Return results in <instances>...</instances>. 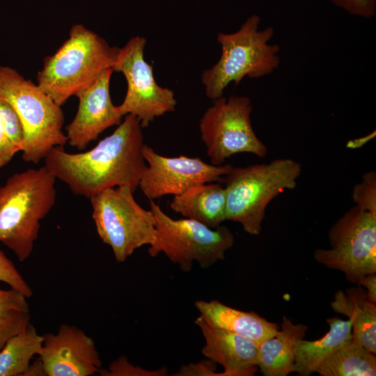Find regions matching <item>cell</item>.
Masks as SVG:
<instances>
[{"label":"cell","instance_id":"cell-1","mask_svg":"<svg viewBox=\"0 0 376 376\" xmlns=\"http://www.w3.org/2000/svg\"><path fill=\"white\" fill-rule=\"evenodd\" d=\"M144 145L139 121L127 114L111 134L89 150L69 153L63 147L53 148L44 159L45 166L76 195L91 198L120 186L134 191L147 166Z\"/></svg>","mask_w":376,"mask_h":376},{"label":"cell","instance_id":"cell-2","mask_svg":"<svg viewBox=\"0 0 376 376\" xmlns=\"http://www.w3.org/2000/svg\"><path fill=\"white\" fill-rule=\"evenodd\" d=\"M56 179L44 166L16 173L0 187V242L19 262L31 255L40 222L55 204Z\"/></svg>","mask_w":376,"mask_h":376},{"label":"cell","instance_id":"cell-3","mask_svg":"<svg viewBox=\"0 0 376 376\" xmlns=\"http://www.w3.org/2000/svg\"><path fill=\"white\" fill-rule=\"evenodd\" d=\"M119 49L83 24H75L69 38L45 58L38 85L61 107L112 68Z\"/></svg>","mask_w":376,"mask_h":376},{"label":"cell","instance_id":"cell-4","mask_svg":"<svg viewBox=\"0 0 376 376\" xmlns=\"http://www.w3.org/2000/svg\"><path fill=\"white\" fill-rule=\"evenodd\" d=\"M260 17L252 15L237 31L217 34L220 58L201 75L208 98L214 100L222 97L232 82L237 86L246 77L261 78L272 74L279 68L280 47L269 43L274 37V30L272 26L260 30Z\"/></svg>","mask_w":376,"mask_h":376},{"label":"cell","instance_id":"cell-5","mask_svg":"<svg viewBox=\"0 0 376 376\" xmlns=\"http://www.w3.org/2000/svg\"><path fill=\"white\" fill-rule=\"evenodd\" d=\"M301 173V164L288 158L233 166L224 181L226 220L240 223L250 235H259L269 202L285 189H295Z\"/></svg>","mask_w":376,"mask_h":376},{"label":"cell","instance_id":"cell-6","mask_svg":"<svg viewBox=\"0 0 376 376\" xmlns=\"http://www.w3.org/2000/svg\"><path fill=\"white\" fill-rule=\"evenodd\" d=\"M0 99L12 106L22 123L24 161L38 164L53 148L68 143L61 106L38 84L8 66L0 65Z\"/></svg>","mask_w":376,"mask_h":376},{"label":"cell","instance_id":"cell-7","mask_svg":"<svg viewBox=\"0 0 376 376\" xmlns=\"http://www.w3.org/2000/svg\"><path fill=\"white\" fill-rule=\"evenodd\" d=\"M150 210L156 222L155 236L148 248L152 257L164 253L184 272H189L194 262L207 268L224 259L225 253L235 242L231 230L225 226L212 228L194 219H173L150 200Z\"/></svg>","mask_w":376,"mask_h":376},{"label":"cell","instance_id":"cell-8","mask_svg":"<svg viewBox=\"0 0 376 376\" xmlns=\"http://www.w3.org/2000/svg\"><path fill=\"white\" fill-rule=\"evenodd\" d=\"M127 186L106 189L90 198L97 233L109 245L118 263L134 251L150 245L155 236L156 222L152 211L135 201Z\"/></svg>","mask_w":376,"mask_h":376},{"label":"cell","instance_id":"cell-9","mask_svg":"<svg viewBox=\"0 0 376 376\" xmlns=\"http://www.w3.org/2000/svg\"><path fill=\"white\" fill-rule=\"evenodd\" d=\"M252 111L251 101L246 96H222L213 100L199 121L210 164L222 165L227 158L241 152L260 158L267 155V146L253 129Z\"/></svg>","mask_w":376,"mask_h":376},{"label":"cell","instance_id":"cell-10","mask_svg":"<svg viewBox=\"0 0 376 376\" xmlns=\"http://www.w3.org/2000/svg\"><path fill=\"white\" fill-rule=\"evenodd\" d=\"M330 249H316L313 257L327 268L343 272L353 283L376 274V214L353 206L328 232Z\"/></svg>","mask_w":376,"mask_h":376},{"label":"cell","instance_id":"cell-11","mask_svg":"<svg viewBox=\"0 0 376 376\" xmlns=\"http://www.w3.org/2000/svg\"><path fill=\"white\" fill-rule=\"evenodd\" d=\"M146 39L136 36L120 48L112 66L123 73L127 88L123 102L118 105L121 114L134 116L142 128L166 113L175 111L177 101L172 90L157 84L152 65L144 58Z\"/></svg>","mask_w":376,"mask_h":376},{"label":"cell","instance_id":"cell-12","mask_svg":"<svg viewBox=\"0 0 376 376\" xmlns=\"http://www.w3.org/2000/svg\"><path fill=\"white\" fill-rule=\"evenodd\" d=\"M142 154L148 165L139 187L145 196L152 201L164 196L180 195L198 185L224 182V176L233 167L231 164H207L199 157H164L146 144L143 146Z\"/></svg>","mask_w":376,"mask_h":376},{"label":"cell","instance_id":"cell-13","mask_svg":"<svg viewBox=\"0 0 376 376\" xmlns=\"http://www.w3.org/2000/svg\"><path fill=\"white\" fill-rule=\"evenodd\" d=\"M43 337L38 356L47 376H90L102 368L94 340L76 326L63 324Z\"/></svg>","mask_w":376,"mask_h":376},{"label":"cell","instance_id":"cell-14","mask_svg":"<svg viewBox=\"0 0 376 376\" xmlns=\"http://www.w3.org/2000/svg\"><path fill=\"white\" fill-rule=\"evenodd\" d=\"M112 68L106 70L92 84L79 92L77 113L66 127L70 146L84 150L107 129L118 125L123 116L113 104L109 84Z\"/></svg>","mask_w":376,"mask_h":376},{"label":"cell","instance_id":"cell-15","mask_svg":"<svg viewBox=\"0 0 376 376\" xmlns=\"http://www.w3.org/2000/svg\"><path fill=\"white\" fill-rule=\"evenodd\" d=\"M205 339L202 354L224 367L219 376H252L258 370V345L240 335L195 320Z\"/></svg>","mask_w":376,"mask_h":376},{"label":"cell","instance_id":"cell-16","mask_svg":"<svg viewBox=\"0 0 376 376\" xmlns=\"http://www.w3.org/2000/svg\"><path fill=\"white\" fill-rule=\"evenodd\" d=\"M194 305L209 325L240 335L258 345L274 336L279 329L277 324L267 320L253 311L237 310L217 300H198Z\"/></svg>","mask_w":376,"mask_h":376},{"label":"cell","instance_id":"cell-17","mask_svg":"<svg viewBox=\"0 0 376 376\" xmlns=\"http://www.w3.org/2000/svg\"><path fill=\"white\" fill-rule=\"evenodd\" d=\"M226 193L219 182L196 185L173 196L170 207L185 218L215 228L226 221Z\"/></svg>","mask_w":376,"mask_h":376},{"label":"cell","instance_id":"cell-18","mask_svg":"<svg viewBox=\"0 0 376 376\" xmlns=\"http://www.w3.org/2000/svg\"><path fill=\"white\" fill-rule=\"evenodd\" d=\"M307 330L305 324L282 318L278 332L258 344V368L264 376H286L294 373L296 344L304 338Z\"/></svg>","mask_w":376,"mask_h":376},{"label":"cell","instance_id":"cell-19","mask_svg":"<svg viewBox=\"0 0 376 376\" xmlns=\"http://www.w3.org/2000/svg\"><path fill=\"white\" fill-rule=\"evenodd\" d=\"M331 307L348 318L352 324V340L376 354V304L370 301L361 288L338 290Z\"/></svg>","mask_w":376,"mask_h":376},{"label":"cell","instance_id":"cell-20","mask_svg":"<svg viewBox=\"0 0 376 376\" xmlns=\"http://www.w3.org/2000/svg\"><path fill=\"white\" fill-rule=\"evenodd\" d=\"M329 331L316 340H297L295 348L294 373L309 376L318 372L327 360L341 346L352 340V324L350 320L338 317L327 319Z\"/></svg>","mask_w":376,"mask_h":376},{"label":"cell","instance_id":"cell-21","mask_svg":"<svg viewBox=\"0 0 376 376\" xmlns=\"http://www.w3.org/2000/svg\"><path fill=\"white\" fill-rule=\"evenodd\" d=\"M44 337L31 324L11 337L0 351V376H23L35 355H39Z\"/></svg>","mask_w":376,"mask_h":376},{"label":"cell","instance_id":"cell-22","mask_svg":"<svg viewBox=\"0 0 376 376\" xmlns=\"http://www.w3.org/2000/svg\"><path fill=\"white\" fill-rule=\"evenodd\" d=\"M317 373L321 376H375L376 356L351 340L338 348Z\"/></svg>","mask_w":376,"mask_h":376},{"label":"cell","instance_id":"cell-23","mask_svg":"<svg viewBox=\"0 0 376 376\" xmlns=\"http://www.w3.org/2000/svg\"><path fill=\"white\" fill-rule=\"evenodd\" d=\"M24 134L18 116L6 101L0 99V168L22 151Z\"/></svg>","mask_w":376,"mask_h":376},{"label":"cell","instance_id":"cell-24","mask_svg":"<svg viewBox=\"0 0 376 376\" xmlns=\"http://www.w3.org/2000/svg\"><path fill=\"white\" fill-rule=\"evenodd\" d=\"M30 321L29 311L0 310V351L11 337L23 331Z\"/></svg>","mask_w":376,"mask_h":376},{"label":"cell","instance_id":"cell-25","mask_svg":"<svg viewBox=\"0 0 376 376\" xmlns=\"http://www.w3.org/2000/svg\"><path fill=\"white\" fill-rule=\"evenodd\" d=\"M352 198L362 210L376 214V172H366L361 181L356 184L352 189Z\"/></svg>","mask_w":376,"mask_h":376},{"label":"cell","instance_id":"cell-26","mask_svg":"<svg viewBox=\"0 0 376 376\" xmlns=\"http://www.w3.org/2000/svg\"><path fill=\"white\" fill-rule=\"evenodd\" d=\"M98 373L102 376H165L168 370L164 367L155 370L144 369L130 363L125 356H120Z\"/></svg>","mask_w":376,"mask_h":376},{"label":"cell","instance_id":"cell-27","mask_svg":"<svg viewBox=\"0 0 376 376\" xmlns=\"http://www.w3.org/2000/svg\"><path fill=\"white\" fill-rule=\"evenodd\" d=\"M0 281L9 285L23 294L27 299L33 295V291L13 263L0 250Z\"/></svg>","mask_w":376,"mask_h":376},{"label":"cell","instance_id":"cell-28","mask_svg":"<svg viewBox=\"0 0 376 376\" xmlns=\"http://www.w3.org/2000/svg\"><path fill=\"white\" fill-rule=\"evenodd\" d=\"M337 7L349 14L364 18L375 15L376 0H330Z\"/></svg>","mask_w":376,"mask_h":376},{"label":"cell","instance_id":"cell-29","mask_svg":"<svg viewBox=\"0 0 376 376\" xmlns=\"http://www.w3.org/2000/svg\"><path fill=\"white\" fill-rule=\"evenodd\" d=\"M216 363L210 359L201 361L196 363L182 366L179 370L173 374L175 376H219L216 372Z\"/></svg>","mask_w":376,"mask_h":376},{"label":"cell","instance_id":"cell-30","mask_svg":"<svg viewBox=\"0 0 376 376\" xmlns=\"http://www.w3.org/2000/svg\"><path fill=\"white\" fill-rule=\"evenodd\" d=\"M26 299L23 294L14 289L0 290V310L15 309L29 311Z\"/></svg>","mask_w":376,"mask_h":376},{"label":"cell","instance_id":"cell-31","mask_svg":"<svg viewBox=\"0 0 376 376\" xmlns=\"http://www.w3.org/2000/svg\"><path fill=\"white\" fill-rule=\"evenodd\" d=\"M357 284L366 288L368 299L376 304V274L364 276L358 281Z\"/></svg>","mask_w":376,"mask_h":376},{"label":"cell","instance_id":"cell-32","mask_svg":"<svg viewBox=\"0 0 376 376\" xmlns=\"http://www.w3.org/2000/svg\"><path fill=\"white\" fill-rule=\"evenodd\" d=\"M23 376H47L42 362L39 357L29 364Z\"/></svg>","mask_w":376,"mask_h":376},{"label":"cell","instance_id":"cell-33","mask_svg":"<svg viewBox=\"0 0 376 376\" xmlns=\"http://www.w3.org/2000/svg\"><path fill=\"white\" fill-rule=\"evenodd\" d=\"M375 136V131L370 134L357 139L350 140L346 145V147L350 149L359 148L364 146L369 141L373 139Z\"/></svg>","mask_w":376,"mask_h":376}]
</instances>
